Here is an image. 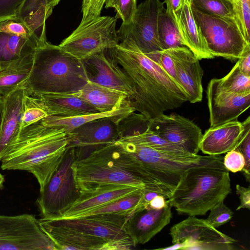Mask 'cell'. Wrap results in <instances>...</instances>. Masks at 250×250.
<instances>
[{
    "label": "cell",
    "mask_w": 250,
    "mask_h": 250,
    "mask_svg": "<svg viewBox=\"0 0 250 250\" xmlns=\"http://www.w3.org/2000/svg\"><path fill=\"white\" fill-rule=\"evenodd\" d=\"M112 50L131 87V106L147 120L188 101L182 87L132 41H122Z\"/></svg>",
    "instance_id": "cell-1"
},
{
    "label": "cell",
    "mask_w": 250,
    "mask_h": 250,
    "mask_svg": "<svg viewBox=\"0 0 250 250\" xmlns=\"http://www.w3.org/2000/svg\"><path fill=\"white\" fill-rule=\"evenodd\" d=\"M72 168L81 193L106 185H120L150 191L168 199L170 195L116 141L76 160Z\"/></svg>",
    "instance_id": "cell-2"
},
{
    "label": "cell",
    "mask_w": 250,
    "mask_h": 250,
    "mask_svg": "<svg viewBox=\"0 0 250 250\" xmlns=\"http://www.w3.org/2000/svg\"><path fill=\"white\" fill-rule=\"evenodd\" d=\"M67 146L62 128L45 126L40 121L19 130L5 150L0 167L32 173L40 191L59 166Z\"/></svg>",
    "instance_id": "cell-3"
},
{
    "label": "cell",
    "mask_w": 250,
    "mask_h": 250,
    "mask_svg": "<svg viewBox=\"0 0 250 250\" xmlns=\"http://www.w3.org/2000/svg\"><path fill=\"white\" fill-rule=\"evenodd\" d=\"M88 81L82 61L45 40L35 50L30 73L21 84L32 95L71 94Z\"/></svg>",
    "instance_id": "cell-4"
},
{
    "label": "cell",
    "mask_w": 250,
    "mask_h": 250,
    "mask_svg": "<svg viewBox=\"0 0 250 250\" xmlns=\"http://www.w3.org/2000/svg\"><path fill=\"white\" fill-rule=\"evenodd\" d=\"M231 192L226 169L196 167L186 170L167 202L178 214L204 215Z\"/></svg>",
    "instance_id": "cell-5"
},
{
    "label": "cell",
    "mask_w": 250,
    "mask_h": 250,
    "mask_svg": "<svg viewBox=\"0 0 250 250\" xmlns=\"http://www.w3.org/2000/svg\"><path fill=\"white\" fill-rule=\"evenodd\" d=\"M77 160L76 147L67 146L62 160L48 183L40 191L36 204L41 218H56L80 197L72 168Z\"/></svg>",
    "instance_id": "cell-6"
},
{
    "label": "cell",
    "mask_w": 250,
    "mask_h": 250,
    "mask_svg": "<svg viewBox=\"0 0 250 250\" xmlns=\"http://www.w3.org/2000/svg\"><path fill=\"white\" fill-rule=\"evenodd\" d=\"M192 13L210 52L233 61L250 48L236 21L204 13L191 5Z\"/></svg>",
    "instance_id": "cell-7"
},
{
    "label": "cell",
    "mask_w": 250,
    "mask_h": 250,
    "mask_svg": "<svg viewBox=\"0 0 250 250\" xmlns=\"http://www.w3.org/2000/svg\"><path fill=\"white\" fill-rule=\"evenodd\" d=\"M116 21L115 17L100 16L89 21L80 22L59 46L81 61L114 48L120 42L116 30Z\"/></svg>",
    "instance_id": "cell-8"
},
{
    "label": "cell",
    "mask_w": 250,
    "mask_h": 250,
    "mask_svg": "<svg viewBox=\"0 0 250 250\" xmlns=\"http://www.w3.org/2000/svg\"><path fill=\"white\" fill-rule=\"evenodd\" d=\"M129 217L120 214H100L75 218L45 219L54 224L72 228L103 239L106 242L104 250H125L135 247L126 230Z\"/></svg>",
    "instance_id": "cell-9"
},
{
    "label": "cell",
    "mask_w": 250,
    "mask_h": 250,
    "mask_svg": "<svg viewBox=\"0 0 250 250\" xmlns=\"http://www.w3.org/2000/svg\"><path fill=\"white\" fill-rule=\"evenodd\" d=\"M0 250H58L36 216L0 215Z\"/></svg>",
    "instance_id": "cell-10"
},
{
    "label": "cell",
    "mask_w": 250,
    "mask_h": 250,
    "mask_svg": "<svg viewBox=\"0 0 250 250\" xmlns=\"http://www.w3.org/2000/svg\"><path fill=\"white\" fill-rule=\"evenodd\" d=\"M173 246L161 250H231L237 240L218 230L206 219L189 216L170 229Z\"/></svg>",
    "instance_id": "cell-11"
},
{
    "label": "cell",
    "mask_w": 250,
    "mask_h": 250,
    "mask_svg": "<svg viewBox=\"0 0 250 250\" xmlns=\"http://www.w3.org/2000/svg\"><path fill=\"white\" fill-rule=\"evenodd\" d=\"M164 9L160 0H145L137 9L132 21L117 31L120 42L132 41L144 54L163 50L158 34V19Z\"/></svg>",
    "instance_id": "cell-12"
},
{
    "label": "cell",
    "mask_w": 250,
    "mask_h": 250,
    "mask_svg": "<svg viewBox=\"0 0 250 250\" xmlns=\"http://www.w3.org/2000/svg\"><path fill=\"white\" fill-rule=\"evenodd\" d=\"M148 128L186 152L198 154L203 134L201 128L192 120L177 114H163L149 120Z\"/></svg>",
    "instance_id": "cell-13"
},
{
    "label": "cell",
    "mask_w": 250,
    "mask_h": 250,
    "mask_svg": "<svg viewBox=\"0 0 250 250\" xmlns=\"http://www.w3.org/2000/svg\"><path fill=\"white\" fill-rule=\"evenodd\" d=\"M118 121L102 118L86 123L67 134L68 146L76 147L77 160L88 156L94 150L120 139Z\"/></svg>",
    "instance_id": "cell-14"
},
{
    "label": "cell",
    "mask_w": 250,
    "mask_h": 250,
    "mask_svg": "<svg viewBox=\"0 0 250 250\" xmlns=\"http://www.w3.org/2000/svg\"><path fill=\"white\" fill-rule=\"evenodd\" d=\"M207 98L210 127L237 120L250 106V92L228 91L221 86L219 79H212L208 83Z\"/></svg>",
    "instance_id": "cell-15"
},
{
    "label": "cell",
    "mask_w": 250,
    "mask_h": 250,
    "mask_svg": "<svg viewBox=\"0 0 250 250\" xmlns=\"http://www.w3.org/2000/svg\"><path fill=\"white\" fill-rule=\"evenodd\" d=\"M112 48L94 54L82 61L89 81L124 92L129 101L132 90Z\"/></svg>",
    "instance_id": "cell-16"
},
{
    "label": "cell",
    "mask_w": 250,
    "mask_h": 250,
    "mask_svg": "<svg viewBox=\"0 0 250 250\" xmlns=\"http://www.w3.org/2000/svg\"><path fill=\"white\" fill-rule=\"evenodd\" d=\"M167 50L172 60L178 82L185 91L188 101L191 103L201 102L204 71L199 60L185 46Z\"/></svg>",
    "instance_id": "cell-17"
},
{
    "label": "cell",
    "mask_w": 250,
    "mask_h": 250,
    "mask_svg": "<svg viewBox=\"0 0 250 250\" xmlns=\"http://www.w3.org/2000/svg\"><path fill=\"white\" fill-rule=\"evenodd\" d=\"M168 202L160 209L144 208L132 213L126 223V230L135 246L144 244L168 225L172 217Z\"/></svg>",
    "instance_id": "cell-18"
},
{
    "label": "cell",
    "mask_w": 250,
    "mask_h": 250,
    "mask_svg": "<svg viewBox=\"0 0 250 250\" xmlns=\"http://www.w3.org/2000/svg\"><path fill=\"white\" fill-rule=\"evenodd\" d=\"M31 91L21 84L4 96L0 97L1 120L0 126V161L19 129L24 103Z\"/></svg>",
    "instance_id": "cell-19"
},
{
    "label": "cell",
    "mask_w": 250,
    "mask_h": 250,
    "mask_svg": "<svg viewBox=\"0 0 250 250\" xmlns=\"http://www.w3.org/2000/svg\"><path fill=\"white\" fill-rule=\"evenodd\" d=\"M38 222L58 250H104L106 243L101 238L72 228L54 224L45 218L38 219Z\"/></svg>",
    "instance_id": "cell-20"
},
{
    "label": "cell",
    "mask_w": 250,
    "mask_h": 250,
    "mask_svg": "<svg viewBox=\"0 0 250 250\" xmlns=\"http://www.w3.org/2000/svg\"><path fill=\"white\" fill-rule=\"evenodd\" d=\"M246 119L243 122L233 120L210 127L203 134L200 150L208 155H219L235 149L246 128Z\"/></svg>",
    "instance_id": "cell-21"
},
{
    "label": "cell",
    "mask_w": 250,
    "mask_h": 250,
    "mask_svg": "<svg viewBox=\"0 0 250 250\" xmlns=\"http://www.w3.org/2000/svg\"><path fill=\"white\" fill-rule=\"evenodd\" d=\"M140 189L135 187L120 185H106L98 187L81 193L78 199L58 218L76 217L90 210L128 196Z\"/></svg>",
    "instance_id": "cell-22"
},
{
    "label": "cell",
    "mask_w": 250,
    "mask_h": 250,
    "mask_svg": "<svg viewBox=\"0 0 250 250\" xmlns=\"http://www.w3.org/2000/svg\"><path fill=\"white\" fill-rule=\"evenodd\" d=\"M176 24L183 45L190 50L199 60L214 57L208 50L195 20L190 0H182L176 12Z\"/></svg>",
    "instance_id": "cell-23"
},
{
    "label": "cell",
    "mask_w": 250,
    "mask_h": 250,
    "mask_svg": "<svg viewBox=\"0 0 250 250\" xmlns=\"http://www.w3.org/2000/svg\"><path fill=\"white\" fill-rule=\"evenodd\" d=\"M73 94L87 102L99 112L117 109L128 101L126 93L90 81Z\"/></svg>",
    "instance_id": "cell-24"
},
{
    "label": "cell",
    "mask_w": 250,
    "mask_h": 250,
    "mask_svg": "<svg viewBox=\"0 0 250 250\" xmlns=\"http://www.w3.org/2000/svg\"><path fill=\"white\" fill-rule=\"evenodd\" d=\"M33 96L40 99L48 115L73 117L99 112L87 102L73 94Z\"/></svg>",
    "instance_id": "cell-25"
},
{
    "label": "cell",
    "mask_w": 250,
    "mask_h": 250,
    "mask_svg": "<svg viewBox=\"0 0 250 250\" xmlns=\"http://www.w3.org/2000/svg\"><path fill=\"white\" fill-rule=\"evenodd\" d=\"M135 111L128 101L120 107L106 112H97L73 117L48 115L41 122L45 126L62 128L67 134L74 129L90 121L102 118H111L119 122Z\"/></svg>",
    "instance_id": "cell-26"
},
{
    "label": "cell",
    "mask_w": 250,
    "mask_h": 250,
    "mask_svg": "<svg viewBox=\"0 0 250 250\" xmlns=\"http://www.w3.org/2000/svg\"><path fill=\"white\" fill-rule=\"evenodd\" d=\"M34 53L19 60L0 62V96L7 95L27 78L32 66Z\"/></svg>",
    "instance_id": "cell-27"
},
{
    "label": "cell",
    "mask_w": 250,
    "mask_h": 250,
    "mask_svg": "<svg viewBox=\"0 0 250 250\" xmlns=\"http://www.w3.org/2000/svg\"><path fill=\"white\" fill-rule=\"evenodd\" d=\"M52 11L47 7V0H24L16 16L41 40H46L45 21Z\"/></svg>",
    "instance_id": "cell-28"
},
{
    "label": "cell",
    "mask_w": 250,
    "mask_h": 250,
    "mask_svg": "<svg viewBox=\"0 0 250 250\" xmlns=\"http://www.w3.org/2000/svg\"><path fill=\"white\" fill-rule=\"evenodd\" d=\"M43 41L0 32V62L19 60L33 53Z\"/></svg>",
    "instance_id": "cell-29"
},
{
    "label": "cell",
    "mask_w": 250,
    "mask_h": 250,
    "mask_svg": "<svg viewBox=\"0 0 250 250\" xmlns=\"http://www.w3.org/2000/svg\"><path fill=\"white\" fill-rule=\"evenodd\" d=\"M119 141L148 146L154 149L167 153L180 155L190 154L180 147L162 139L148 128L141 133L124 137L120 139Z\"/></svg>",
    "instance_id": "cell-30"
},
{
    "label": "cell",
    "mask_w": 250,
    "mask_h": 250,
    "mask_svg": "<svg viewBox=\"0 0 250 250\" xmlns=\"http://www.w3.org/2000/svg\"><path fill=\"white\" fill-rule=\"evenodd\" d=\"M158 34L162 50L184 46L176 22L167 13L165 9L159 16Z\"/></svg>",
    "instance_id": "cell-31"
},
{
    "label": "cell",
    "mask_w": 250,
    "mask_h": 250,
    "mask_svg": "<svg viewBox=\"0 0 250 250\" xmlns=\"http://www.w3.org/2000/svg\"><path fill=\"white\" fill-rule=\"evenodd\" d=\"M190 1L191 5L204 13L236 21L232 0H190Z\"/></svg>",
    "instance_id": "cell-32"
},
{
    "label": "cell",
    "mask_w": 250,
    "mask_h": 250,
    "mask_svg": "<svg viewBox=\"0 0 250 250\" xmlns=\"http://www.w3.org/2000/svg\"><path fill=\"white\" fill-rule=\"evenodd\" d=\"M219 81L228 91L238 93L250 92V75L242 72L237 62L229 72Z\"/></svg>",
    "instance_id": "cell-33"
},
{
    "label": "cell",
    "mask_w": 250,
    "mask_h": 250,
    "mask_svg": "<svg viewBox=\"0 0 250 250\" xmlns=\"http://www.w3.org/2000/svg\"><path fill=\"white\" fill-rule=\"evenodd\" d=\"M47 116L40 99L34 96H28L24 103L19 129L38 122Z\"/></svg>",
    "instance_id": "cell-34"
},
{
    "label": "cell",
    "mask_w": 250,
    "mask_h": 250,
    "mask_svg": "<svg viewBox=\"0 0 250 250\" xmlns=\"http://www.w3.org/2000/svg\"><path fill=\"white\" fill-rule=\"evenodd\" d=\"M148 122L142 114L134 112L123 118L117 124L120 139L144 132L148 128Z\"/></svg>",
    "instance_id": "cell-35"
},
{
    "label": "cell",
    "mask_w": 250,
    "mask_h": 250,
    "mask_svg": "<svg viewBox=\"0 0 250 250\" xmlns=\"http://www.w3.org/2000/svg\"><path fill=\"white\" fill-rule=\"evenodd\" d=\"M236 22L246 41L250 43V0H232Z\"/></svg>",
    "instance_id": "cell-36"
},
{
    "label": "cell",
    "mask_w": 250,
    "mask_h": 250,
    "mask_svg": "<svg viewBox=\"0 0 250 250\" xmlns=\"http://www.w3.org/2000/svg\"><path fill=\"white\" fill-rule=\"evenodd\" d=\"M105 8H113L116 11L115 18L121 19L122 24L130 23L137 9L136 0H106Z\"/></svg>",
    "instance_id": "cell-37"
},
{
    "label": "cell",
    "mask_w": 250,
    "mask_h": 250,
    "mask_svg": "<svg viewBox=\"0 0 250 250\" xmlns=\"http://www.w3.org/2000/svg\"><path fill=\"white\" fill-rule=\"evenodd\" d=\"M246 119V128L244 132L235 149L238 150L243 155L245 164L241 171L246 180L250 182V117Z\"/></svg>",
    "instance_id": "cell-38"
},
{
    "label": "cell",
    "mask_w": 250,
    "mask_h": 250,
    "mask_svg": "<svg viewBox=\"0 0 250 250\" xmlns=\"http://www.w3.org/2000/svg\"><path fill=\"white\" fill-rule=\"evenodd\" d=\"M0 32L28 38H39L24 23L17 19L0 21Z\"/></svg>",
    "instance_id": "cell-39"
},
{
    "label": "cell",
    "mask_w": 250,
    "mask_h": 250,
    "mask_svg": "<svg viewBox=\"0 0 250 250\" xmlns=\"http://www.w3.org/2000/svg\"><path fill=\"white\" fill-rule=\"evenodd\" d=\"M210 213L206 219L214 228L217 229L230 221L233 216V212L221 202L210 210Z\"/></svg>",
    "instance_id": "cell-40"
},
{
    "label": "cell",
    "mask_w": 250,
    "mask_h": 250,
    "mask_svg": "<svg viewBox=\"0 0 250 250\" xmlns=\"http://www.w3.org/2000/svg\"><path fill=\"white\" fill-rule=\"evenodd\" d=\"M145 54L158 63L160 66L180 85L177 78L173 62L167 49Z\"/></svg>",
    "instance_id": "cell-41"
},
{
    "label": "cell",
    "mask_w": 250,
    "mask_h": 250,
    "mask_svg": "<svg viewBox=\"0 0 250 250\" xmlns=\"http://www.w3.org/2000/svg\"><path fill=\"white\" fill-rule=\"evenodd\" d=\"M106 0H83V14L81 23L86 22L101 16V11Z\"/></svg>",
    "instance_id": "cell-42"
},
{
    "label": "cell",
    "mask_w": 250,
    "mask_h": 250,
    "mask_svg": "<svg viewBox=\"0 0 250 250\" xmlns=\"http://www.w3.org/2000/svg\"><path fill=\"white\" fill-rule=\"evenodd\" d=\"M223 163L226 169L231 172L241 171L245 164L242 154L236 149L227 152L223 159Z\"/></svg>",
    "instance_id": "cell-43"
},
{
    "label": "cell",
    "mask_w": 250,
    "mask_h": 250,
    "mask_svg": "<svg viewBox=\"0 0 250 250\" xmlns=\"http://www.w3.org/2000/svg\"><path fill=\"white\" fill-rule=\"evenodd\" d=\"M24 0H0V21L16 18Z\"/></svg>",
    "instance_id": "cell-44"
},
{
    "label": "cell",
    "mask_w": 250,
    "mask_h": 250,
    "mask_svg": "<svg viewBox=\"0 0 250 250\" xmlns=\"http://www.w3.org/2000/svg\"><path fill=\"white\" fill-rule=\"evenodd\" d=\"M236 192L240 200V204L236 210L241 208L250 209V188L237 184L236 185Z\"/></svg>",
    "instance_id": "cell-45"
},
{
    "label": "cell",
    "mask_w": 250,
    "mask_h": 250,
    "mask_svg": "<svg viewBox=\"0 0 250 250\" xmlns=\"http://www.w3.org/2000/svg\"><path fill=\"white\" fill-rule=\"evenodd\" d=\"M239 67L244 74L250 75V48L246 49L238 59Z\"/></svg>",
    "instance_id": "cell-46"
},
{
    "label": "cell",
    "mask_w": 250,
    "mask_h": 250,
    "mask_svg": "<svg viewBox=\"0 0 250 250\" xmlns=\"http://www.w3.org/2000/svg\"><path fill=\"white\" fill-rule=\"evenodd\" d=\"M182 1V0H164L167 6L166 12L175 22L176 12L181 5Z\"/></svg>",
    "instance_id": "cell-47"
},
{
    "label": "cell",
    "mask_w": 250,
    "mask_h": 250,
    "mask_svg": "<svg viewBox=\"0 0 250 250\" xmlns=\"http://www.w3.org/2000/svg\"><path fill=\"white\" fill-rule=\"evenodd\" d=\"M167 204V199L163 195L158 194L150 201L146 208L160 209L166 206Z\"/></svg>",
    "instance_id": "cell-48"
},
{
    "label": "cell",
    "mask_w": 250,
    "mask_h": 250,
    "mask_svg": "<svg viewBox=\"0 0 250 250\" xmlns=\"http://www.w3.org/2000/svg\"><path fill=\"white\" fill-rule=\"evenodd\" d=\"M5 182L4 176L0 172V189L3 188V184Z\"/></svg>",
    "instance_id": "cell-49"
},
{
    "label": "cell",
    "mask_w": 250,
    "mask_h": 250,
    "mask_svg": "<svg viewBox=\"0 0 250 250\" xmlns=\"http://www.w3.org/2000/svg\"><path fill=\"white\" fill-rule=\"evenodd\" d=\"M2 96L0 95V97ZM1 109H0V126L1 124Z\"/></svg>",
    "instance_id": "cell-50"
}]
</instances>
